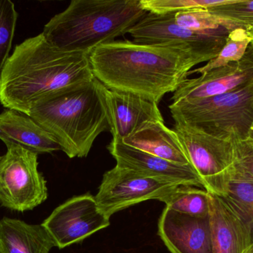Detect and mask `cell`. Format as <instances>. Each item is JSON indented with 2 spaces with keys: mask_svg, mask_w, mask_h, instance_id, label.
Returning <instances> with one entry per match:
<instances>
[{
  "mask_svg": "<svg viewBox=\"0 0 253 253\" xmlns=\"http://www.w3.org/2000/svg\"><path fill=\"white\" fill-rule=\"evenodd\" d=\"M93 76L107 89L138 95L159 104L175 92L192 68L205 60L179 43L139 44L115 40L89 54Z\"/></svg>",
  "mask_w": 253,
  "mask_h": 253,
  "instance_id": "cell-1",
  "label": "cell"
},
{
  "mask_svg": "<svg viewBox=\"0 0 253 253\" xmlns=\"http://www.w3.org/2000/svg\"><path fill=\"white\" fill-rule=\"evenodd\" d=\"M94 77L89 55L65 51L43 34L15 47L0 76V103L28 114L44 97Z\"/></svg>",
  "mask_w": 253,
  "mask_h": 253,
  "instance_id": "cell-2",
  "label": "cell"
},
{
  "mask_svg": "<svg viewBox=\"0 0 253 253\" xmlns=\"http://www.w3.org/2000/svg\"><path fill=\"white\" fill-rule=\"evenodd\" d=\"M107 92L93 77L44 97L28 115L56 139L68 157H85L96 138L111 131Z\"/></svg>",
  "mask_w": 253,
  "mask_h": 253,
  "instance_id": "cell-3",
  "label": "cell"
},
{
  "mask_svg": "<svg viewBox=\"0 0 253 253\" xmlns=\"http://www.w3.org/2000/svg\"><path fill=\"white\" fill-rule=\"evenodd\" d=\"M147 13L141 0H73L44 25L42 34L62 50L89 55L98 46L128 34Z\"/></svg>",
  "mask_w": 253,
  "mask_h": 253,
  "instance_id": "cell-4",
  "label": "cell"
},
{
  "mask_svg": "<svg viewBox=\"0 0 253 253\" xmlns=\"http://www.w3.org/2000/svg\"><path fill=\"white\" fill-rule=\"evenodd\" d=\"M175 123L236 143L250 138L253 124V83L234 92L169 105Z\"/></svg>",
  "mask_w": 253,
  "mask_h": 253,
  "instance_id": "cell-5",
  "label": "cell"
},
{
  "mask_svg": "<svg viewBox=\"0 0 253 253\" xmlns=\"http://www.w3.org/2000/svg\"><path fill=\"white\" fill-rule=\"evenodd\" d=\"M173 130L190 164L210 194L224 197L235 172V143L175 123Z\"/></svg>",
  "mask_w": 253,
  "mask_h": 253,
  "instance_id": "cell-6",
  "label": "cell"
},
{
  "mask_svg": "<svg viewBox=\"0 0 253 253\" xmlns=\"http://www.w3.org/2000/svg\"><path fill=\"white\" fill-rule=\"evenodd\" d=\"M37 153L17 145L0 156V205L13 211L32 210L47 200V182L38 170Z\"/></svg>",
  "mask_w": 253,
  "mask_h": 253,
  "instance_id": "cell-7",
  "label": "cell"
},
{
  "mask_svg": "<svg viewBox=\"0 0 253 253\" xmlns=\"http://www.w3.org/2000/svg\"><path fill=\"white\" fill-rule=\"evenodd\" d=\"M230 33L225 28L210 31L188 29L175 23L174 13L161 15L148 12L128 34L139 44L186 45L208 62L219 54Z\"/></svg>",
  "mask_w": 253,
  "mask_h": 253,
  "instance_id": "cell-8",
  "label": "cell"
},
{
  "mask_svg": "<svg viewBox=\"0 0 253 253\" xmlns=\"http://www.w3.org/2000/svg\"><path fill=\"white\" fill-rule=\"evenodd\" d=\"M179 186L116 166L103 175L95 199L101 212L110 218L119 211L141 202H161Z\"/></svg>",
  "mask_w": 253,
  "mask_h": 253,
  "instance_id": "cell-9",
  "label": "cell"
},
{
  "mask_svg": "<svg viewBox=\"0 0 253 253\" xmlns=\"http://www.w3.org/2000/svg\"><path fill=\"white\" fill-rule=\"evenodd\" d=\"M110 224V218L101 212L94 196L85 194L71 198L58 206L42 225L56 247L64 249L83 242Z\"/></svg>",
  "mask_w": 253,
  "mask_h": 253,
  "instance_id": "cell-10",
  "label": "cell"
},
{
  "mask_svg": "<svg viewBox=\"0 0 253 253\" xmlns=\"http://www.w3.org/2000/svg\"><path fill=\"white\" fill-rule=\"evenodd\" d=\"M253 83V45L237 62L211 70L196 78L186 79L173 92L172 102L194 101L234 92Z\"/></svg>",
  "mask_w": 253,
  "mask_h": 253,
  "instance_id": "cell-11",
  "label": "cell"
},
{
  "mask_svg": "<svg viewBox=\"0 0 253 253\" xmlns=\"http://www.w3.org/2000/svg\"><path fill=\"white\" fill-rule=\"evenodd\" d=\"M108 151L117 166L135 171L144 176L168 181L180 186L204 189L202 180L192 165H181L160 158L113 138Z\"/></svg>",
  "mask_w": 253,
  "mask_h": 253,
  "instance_id": "cell-12",
  "label": "cell"
},
{
  "mask_svg": "<svg viewBox=\"0 0 253 253\" xmlns=\"http://www.w3.org/2000/svg\"><path fill=\"white\" fill-rule=\"evenodd\" d=\"M159 235L171 253H212L209 218H196L165 208Z\"/></svg>",
  "mask_w": 253,
  "mask_h": 253,
  "instance_id": "cell-13",
  "label": "cell"
},
{
  "mask_svg": "<svg viewBox=\"0 0 253 253\" xmlns=\"http://www.w3.org/2000/svg\"><path fill=\"white\" fill-rule=\"evenodd\" d=\"M107 98L113 138L125 139L147 122H164L158 104L138 95L108 89Z\"/></svg>",
  "mask_w": 253,
  "mask_h": 253,
  "instance_id": "cell-14",
  "label": "cell"
},
{
  "mask_svg": "<svg viewBox=\"0 0 253 253\" xmlns=\"http://www.w3.org/2000/svg\"><path fill=\"white\" fill-rule=\"evenodd\" d=\"M212 253H244L253 245L248 228L222 198L209 193Z\"/></svg>",
  "mask_w": 253,
  "mask_h": 253,
  "instance_id": "cell-15",
  "label": "cell"
},
{
  "mask_svg": "<svg viewBox=\"0 0 253 253\" xmlns=\"http://www.w3.org/2000/svg\"><path fill=\"white\" fill-rule=\"evenodd\" d=\"M0 140L7 147L20 146L37 154L61 150L56 139L30 116L8 108L0 114Z\"/></svg>",
  "mask_w": 253,
  "mask_h": 253,
  "instance_id": "cell-16",
  "label": "cell"
},
{
  "mask_svg": "<svg viewBox=\"0 0 253 253\" xmlns=\"http://www.w3.org/2000/svg\"><path fill=\"white\" fill-rule=\"evenodd\" d=\"M121 141L129 147L172 163L190 164L176 132L167 127L164 122H147Z\"/></svg>",
  "mask_w": 253,
  "mask_h": 253,
  "instance_id": "cell-17",
  "label": "cell"
},
{
  "mask_svg": "<svg viewBox=\"0 0 253 253\" xmlns=\"http://www.w3.org/2000/svg\"><path fill=\"white\" fill-rule=\"evenodd\" d=\"M56 247L42 224L4 217L0 220V253H50Z\"/></svg>",
  "mask_w": 253,
  "mask_h": 253,
  "instance_id": "cell-18",
  "label": "cell"
},
{
  "mask_svg": "<svg viewBox=\"0 0 253 253\" xmlns=\"http://www.w3.org/2000/svg\"><path fill=\"white\" fill-rule=\"evenodd\" d=\"M166 207L196 218L209 215V193L199 187L179 186L161 201Z\"/></svg>",
  "mask_w": 253,
  "mask_h": 253,
  "instance_id": "cell-19",
  "label": "cell"
},
{
  "mask_svg": "<svg viewBox=\"0 0 253 253\" xmlns=\"http://www.w3.org/2000/svg\"><path fill=\"white\" fill-rule=\"evenodd\" d=\"M251 43V38L245 30L237 28L230 31L227 42L219 54L204 66L190 71L189 75L193 74H202L215 68L240 60L246 53Z\"/></svg>",
  "mask_w": 253,
  "mask_h": 253,
  "instance_id": "cell-20",
  "label": "cell"
},
{
  "mask_svg": "<svg viewBox=\"0 0 253 253\" xmlns=\"http://www.w3.org/2000/svg\"><path fill=\"white\" fill-rule=\"evenodd\" d=\"M221 198L246 226L253 243V184L232 180L227 194Z\"/></svg>",
  "mask_w": 253,
  "mask_h": 253,
  "instance_id": "cell-21",
  "label": "cell"
},
{
  "mask_svg": "<svg viewBox=\"0 0 253 253\" xmlns=\"http://www.w3.org/2000/svg\"><path fill=\"white\" fill-rule=\"evenodd\" d=\"M175 23L183 28L194 31H210L225 28L229 31L237 29L230 21L212 14L208 9L196 8L174 13Z\"/></svg>",
  "mask_w": 253,
  "mask_h": 253,
  "instance_id": "cell-22",
  "label": "cell"
},
{
  "mask_svg": "<svg viewBox=\"0 0 253 253\" xmlns=\"http://www.w3.org/2000/svg\"><path fill=\"white\" fill-rule=\"evenodd\" d=\"M208 10L215 16L233 22L239 28L247 31L253 29V1L227 0L224 4Z\"/></svg>",
  "mask_w": 253,
  "mask_h": 253,
  "instance_id": "cell-23",
  "label": "cell"
},
{
  "mask_svg": "<svg viewBox=\"0 0 253 253\" xmlns=\"http://www.w3.org/2000/svg\"><path fill=\"white\" fill-rule=\"evenodd\" d=\"M18 13L10 0H0V76L10 57Z\"/></svg>",
  "mask_w": 253,
  "mask_h": 253,
  "instance_id": "cell-24",
  "label": "cell"
},
{
  "mask_svg": "<svg viewBox=\"0 0 253 253\" xmlns=\"http://www.w3.org/2000/svg\"><path fill=\"white\" fill-rule=\"evenodd\" d=\"M227 0H141L144 10L156 14L176 13L191 9H208Z\"/></svg>",
  "mask_w": 253,
  "mask_h": 253,
  "instance_id": "cell-25",
  "label": "cell"
},
{
  "mask_svg": "<svg viewBox=\"0 0 253 253\" xmlns=\"http://www.w3.org/2000/svg\"><path fill=\"white\" fill-rule=\"evenodd\" d=\"M233 179L253 184V138L235 143Z\"/></svg>",
  "mask_w": 253,
  "mask_h": 253,
  "instance_id": "cell-26",
  "label": "cell"
},
{
  "mask_svg": "<svg viewBox=\"0 0 253 253\" xmlns=\"http://www.w3.org/2000/svg\"><path fill=\"white\" fill-rule=\"evenodd\" d=\"M248 34L251 38V44L253 45V29L250 30L249 31H248Z\"/></svg>",
  "mask_w": 253,
  "mask_h": 253,
  "instance_id": "cell-27",
  "label": "cell"
},
{
  "mask_svg": "<svg viewBox=\"0 0 253 253\" xmlns=\"http://www.w3.org/2000/svg\"><path fill=\"white\" fill-rule=\"evenodd\" d=\"M244 253H253V244L252 245H251V247H250L249 248H248V250H247L246 251H245Z\"/></svg>",
  "mask_w": 253,
  "mask_h": 253,
  "instance_id": "cell-28",
  "label": "cell"
},
{
  "mask_svg": "<svg viewBox=\"0 0 253 253\" xmlns=\"http://www.w3.org/2000/svg\"><path fill=\"white\" fill-rule=\"evenodd\" d=\"M250 138H253V124L252 130H251V135H250Z\"/></svg>",
  "mask_w": 253,
  "mask_h": 253,
  "instance_id": "cell-29",
  "label": "cell"
}]
</instances>
